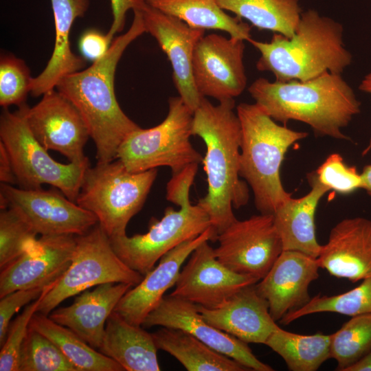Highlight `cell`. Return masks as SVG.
<instances>
[{
	"mask_svg": "<svg viewBox=\"0 0 371 371\" xmlns=\"http://www.w3.org/2000/svg\"><path fill=\"white\" fill-rule=\"evenodd\" d=\"M130 28L113 40L107 53L87 69L65 76L56 89L79 111L96 150L97 163L117 159L122 142L139 129L120 108L115 94L117 65L127 47L146 32L141 10H135Z\"/></svg>",
	"mask_w": 371,
	"mask_h": 371,
	"instance_id": "obj_1",
	"label": "cell"
},
{
	"mask_svg": "<svg viewBox=\"0 0 371 371\" xmlns=\"http://www.w3.org/2000/svg\"><path fill=\"white\" fill-rule=\"evenodd\" d=\"M234 107V99L214 105L204 97L193 113L192 134L200 137L206 147L202 163L207 192L197 204L210 218L213 242L237 219L232 207L239 208L249 200L248 188L240 179L241 128Z\"/></svg>",
	"mask_w": 371,
	"mask_h": 371,
	"instance_id": "obj_2",
	"label": "cell"
},
{
	"mask_svg": "<svg viewBox=\"0 0 371 371\" xmlns=\"http://www.w3.org/2000/svg\"><path fill=\"white\" fill-rule=\"evenodd\" d=\"M255 103L275 121L304 122L322 136L348 139L342 129L360 113L361 103L341 74L300 81L256 79L248 88Z\"/></svg>",
	"mask_w": 371,
	"mask_h": 371,
	"instance_id": "obj_3",
	"label": "cell"
},
{
	"mask_svg": "<svg viewBox=\"0 0 371 371\" xmlns=\"http://www.w3.org/2000/svg\"><path fill=\"white\" fill-rule=\"evenodd\" d=\"M248 41L260 53L257 69L270 71L278 81L341 74L352 63V55L343 43L342 25L313 10L301 14L291 38L274 33L269 42Z\"/></svg>",
	"mask_w": 371,
	"mask_h": 371,
	"instance_id": "obj_4",
	"label": "cell"
},
{
	"mask_svg": "<svg viewBox=\"0 0 371 371\" xmlns=\"http://www.w3.org/2000/svg\"><path fill=\"white\" fill-rule=\"evenodd\" d=\"M236 113L241 128L240 177L252 189L257 210L261 214H273L291 197L280 178L285 154L308 133L278 124L256 103H240Z\"/></svg>",
	"mask_w": 371,
	"mask_h": 371,
	"instance_id": "obj_5",
	"label": "cell"
},
{
	"mask_svg": "<svg viewBox=\"0 0 371 371\" xmlns=\"http://www.w3.org/2000/svg\"><path fill=\"white\" fill-rule=\"evenodd\" d=\"M157 175V168L130 172L119 159L97 163L87 168L76 203L96 216L109 237L126 234Z\"/></svg>",
	"mask_w": 371,
	"mask_h": 371,
	"instance_id": "obj_6",
	"label": "cell"
},
{
	"mask_svg": "<svg viewBox=\"0 0 371 371\" xmlns=\"http://www.w3.org/2000/svg\"><path fill=\"white\" fill-rule=\"evenodd\" d=\"M0 139L12 162L16 184L26 190L49 184L76 202L89 164L55 161L31 132L21 105L14 112L3 108Z\"/></svg>",
	"mask_w": 371,
	"mask_h": 371,
	"instance_id": "obj_7",
	"label": "cell"
},
{
	"mask_svg": "<svg viewBox=\"0 0 371 371\" xmlns=\"http://www.w3.org/2000/svg\"><path fill=\"white\" fill-rule=\"evenodd\" d=\"M193 113L180 96L170 98L164 120L128 135L118 148L117 159L132 172L168 166L173 175L192 164H199L203 157L190 139Z\"/></svg>",
	"mask_w": 371,
	"mask_h": 371,
	"instance_id": "obj_8",
	"label": "cell"
},
{
	"mask_svg": "<svg viewBox=\"0 0 371 371\" xmlns=\"http://www.w3.org/2000/svg\"><path fill=\"white\" fill-rule=\"evenodd\" d=\"M144 277L118 257L98 223L87 233L76 236L70 266L43 297L36 312L49 315L62 302L90 287L109 282L134 286Z\"/></svg>",
	"mask_w": 371,
	"mask_h": 371,
	"instance_id": "obj_9",
	"label": "cell"
},
{
	"mask_svg": "<svg viewBox=\"0 0 371 371\" xmlns=\"http://www.w3.org/2000/svg\"><path fill=\"white\" fill-rule=\"evenodd\" d=\"M179 210L168 207L161 219H151L144 234L109 237L118 257L131 269L144 276L167 252L211 227L206 212L190 198L181 201Z\"/></svg>",
	"mask_w": 371,
	"mask_h": 371,
	"instance_id": "obj_10",
	"label": "cell"
},
{
	"mask_svg": "<svg viewBox=\"0 0 371 371\" xmlns=\"http://www.w3.org/2000/svg\"><path fill=\"white\" fill-rule=\"evenodd\" d=\"M218 260L230 270L258 281L269 272L283 251L273 214H261L236 219L216 238Z\"/></svg>",
	"mask_w": 371,
	"mask_h": 371,
	"instance_id": "obj_11",
	"label": "cell"
},
{
	"mask_svg": "<svg viewBox=\"0 0 371 371\" xmlns=\"http://www.w3.org/2000/svg\"><path fill=\"white\" fill-rule=\"evenodd\" d=\"M0 207L16 210L41 236L82 235L98 223L93 213L65 195L41 188L26 190L2 183Z\"/></svg>",
	"mask_w": 371,
	"mask_h": 371,
	"instance_id": "obj_12",
	"label": "cell"
},
{
	"mask_svg": "<svg viewBox=\"0 0 371 371\" xmlns=\"http://www.w3.org/2000/svg\"><path fill=\"white\" fill-rule=\"evenodd\" d=\"M27 125L41 145L58 151L69 162L89 164L84 147L90 137L87 125L76 107L52 89L30 108L22 104Z\"/></svg>",
	"mask_w": 371,
	"mask_h": 371,
	"instance_id": "obj_13",
	"label": "cell"
},
{
	"mask_svg": "<svg viewBox=\"0 0 371 371\" xmlns=\"http://www.w3.org/2000/svg\"><path fill=\"white\" fill-rule=\"evenodd\" d=\"M244 41L211 34L198 41L193 55L195 87L202 97L219 102L234 99L247 85Z\"/></svg>",
	"mask_w": 371,
	"mask_h": 371,
	"instance_id": "obj_14",
	"label": "cell"
},
{
	"mask_svg": "<svg viewBox=\"0 0 371 371\" xmlns=\"http://www.w3.org/2000/svg\"><path fill=\"white\" fill-rule=\"evenodd\" d=\"M142 326L183 330L249 370H273L254 355L248 344L207 323L197 310L196 304L187 300L170 295H164L145 318Z\"/></svg>",
	"mask_w": 371,
	"mask_h": 371,
	"instance_id": "obj_15",
	"label": "cell"
},
{
	"mask_svg": "<svg viewBox=\"0 0 371 371\" xmlns=\"http://www.w3.org/2000/svg\"><path fill=\"white\" fill-rule=\"evenodd\" d=\"M141 12L146 32L156 39L170 62L173 82L179 96L194 112L204 98L194 82L192 60L196 45L204 36L205 30L192 27L147 3Z\"/></svg>",
	"mask_w": 371,
	"mask_h": 371,
	"instance_id": "obj_16",
	"label": "cell"
},
{
	"mask_svg": "<svg viewBox=\"0 0 371 371\" xmlns=\"http://www.w3.org/2000/svg\"><path fill=\"white\" fill-rule=\"evenodd\" d=\"M258 282L256 278L237 273L221 263L214 249L205 241L190 254L170 295L211 308L240 289Z\"/></svg>",
	"mask_w": 371,
	"mask_h": 371,
	"instance_id": "obj_17",
	"label": "cell"
},
{
	"mask_svg": "<svg viewBox=\"0 0 371 371\" xmlns=\"http://www.w3.org/2000/svg\"><path fill=\"white\" fill-rule=\"evenodd\" d=\"M76 235H44L0 273V298L19 289L45 287L57 281L71 263Z\"/></svg>",
	"mask_w": 371,
	"mask_h": 371,
	"instance_id": "obj_18",
	"label": "cell"
},
{
	"mask_svg": "<svg viewBox=\"0 0 371 371\" xmlns=\"http://www.w3.org/2000/svg\"><path fill=\"white\" fill-rule=\"evenodd\" d=\"M319 269L317 258L284 250L267 274L255 284L258 293L267 301L276 322L309 302L308 288L318 278Z\"/></svg>",
	"mask_w": 371,
	"mask_h": 371,
	"instance_id": "obj_19",
	"label": "cell"
},
{
	"mask_svg": "<svg viewBox=\"0 0 371 371\" xmlns=\"http://www.w3.org/2000/svg\"><path fill=\"white\" fill-rule=\"evenodd\" d=\"M208 240H214L211 227L164 254L158 265L123 295L114 311L129 323L142 326L148 315L159 304L166 291L175 285L185 260L199 245Z\"/></svg>",
	"mask_w": 371,
	"mask_h": 371,
	"instance_id": "obj_20",
	"label": "cell"
},
{
	"mask_svg": "<svg viewBox=\"0 0 371 371\" xmlns=\"http://www.w3.org/2000/svg\"><path fill=\"white\" fill-rule=\"evenodd\" d=\"M331 276L357 282L371 278V220L346 218L330 230L317 258Z\"/></svg>",
	"mask_w": 371,
	"mask_h": 371,
	"instance_id": "obj_21",
	"label": "cell"
},
{
	"mask_svg": "<svg viewBox=\"0 0 371 371\" xmlns=\"http://www.w3.org/2000/svg\"><path fill=\"white\" fill-rule=\"evenodd\" d=\"M196 307L207 323L247 344H265L279 326L255 284L240 289L216 307Z\"/></svg>",
	"mask_w": 371,
	"mask_h": 371,
	"instance_id": "obj_22",
	"label": "cell"
},
{
	"mask_svg": "<svg viewBox=\"0 0 371 371\" xmlns=\"http://www.w3.org/2000/svg\"><path fill=\"white\" fill-rule=\"evenodd\" d=\"M132 286L126 283L99 284L93 291H84L71 305L53 310L49 317L98 350L109 317Z\"/></svg>",
	"mask_w": 371,
	"mask_h": 371,
	"instance_id": "obj_23",
	"label": "cell"
},
{
	"mask_svg": "<svg viewBox=\"0 0 371 371\" xmlns=\"http://www.w3.org/2000/svg\"><path fill=\"white\" fill-rule=\"evenodd\" d=\"M55 25V43L46 67L31 82L30 93L43 95L56 89L66 76L85 68V59L75 54L70 45V32L77 18L82 17L89 7V0H50Z\"/></svg>",
	"mask_w": 371,
	"mask_h": 371,
	"instance_id": "obj_24",
	"label": "cell"
},
{
	"mask_svg": "<svg viewBox=\"0 0 371 371\" xmlns=\"http://www.w3.org/2000/svg\"><path fill=\"white\" fill-rule=\"evenodd\" d=\"M307 179L311 189L306 195L283 202L273 214L283 251H298L317 258L322 245L316 238L315 215L322 197L330 190L317 179L315 172Z\"/></svg>",
	"mask_w": 371,
	"mask_h": 371,
	"instance_id": "obj_25",
	"label": "cell"
},
{
	"mask_svg": "<svg viewBox=\"0 0 371 371\" xmlns=\"http://www.w3.org/2000/svg\"><path fill=\"white\" fill-rule=\"evenodd\" d=\"M106 324L98 351L115 360L124 370H160L158 348L152 333L129 323L114 311Z\"/></svg>",
	"mask_w": 371,
	"mask_h": 371,
	"instance_id": "obj_26",
	"label": "cell"
},
{
	"mask_svg": "<svg viewBox=\"0 0 371 371\" xmlns=\"http://www.w3.org/2000/svg\"><path fill=\"white\" fill-rule=\"evenodd\" d=\"M152 335L158 350L169 353L188 371L249 370L183 330L162 327Z\"/></svg>",
	"mask_w": 371,
	"mask_h": 371,
	"instance_id": "obj_27",
	"label": "cell"
},
{
	"mask_svg": "<svg viewBox=\"0 0 371 371\" xmlns=\"http://www.w3.org/2000/svg\"><path fill=\"white\" fill-rule=\"evenodd\" d=\"M147 4L198 29L225 31L232 38L249 41L251 27L225 12L215 0H146Z\"/></svg>",
	"mask_w": 371,
	"mask_h": 371,
	"instance_id": "obj_28",
	"label": "cell"
},
{
	"mask_svg": "<svg viewBox=\"0 0 371 371\" xmlns=\"http://www.w3.org/2000/svg\"><path fill=\"white\" fill-rule=\"evenodd\" d=\"M30 327L50 339L78 371H123L115 360L92 348L67 327L53 321L47 315L36 312Z\"/></svg>",
	"mask_w": 371,
	"mask_h": 371,
	"instance_id": "obj_29",
	"label": "cell"
},
{
	"mask_svg": "<svg viewBox=\"0 0 371 371\" xmlns=\"http://www.w3.org/2000/svg\"><path fill=\"white\" fill-rule=\"evenodd\" d=\"M224 10L244 18L259 30L291 38L296 30L301 9L298 0H215Z\"/></svg>",
	"mask_w": 371,
	"mask_h": 371,
	"instance_id": "obj_30",
	"label": "cell"
},
{
	"mask_svg": "<svg viewBox=\"0 0 371 371\" xmlns=\"http://www.w3.org/2000/svg\"><path fill=\"white\" fill-rule=\"evenodd\" d=\"M330 335H300L278 326L266 340L291 371H315L330 359Z\"/></svg>",
	"mask_w": 371,
	"mask_h": 371,
	"instance_id": "obj_31",
	"label": "cell"
},
{
	"mask_svg": "<svg viewBox=\"0 0 371 371\" xmlns=\"http://www.w3.org/2000/svg\"><path fill=\"white\" fill-rule=\"evenodd\" d=\"M319 313H335L350 317L371 314V278L357 287L335 295H317L301 308L287 313L280 322L287 325L304 316Z\"/></svg>",
	"mask_w": 371,
	"mask_h": 371,
	"instance_id": "obj_32",
	"label": "cell"
},
{
	"mask_svg": "<svg viewBox=\"0 0 371 371\" xmlns=\"http://www.w3.org/2000/svg\"><path fill=\"white\" fill-rule=\"evenodd\" d=\"M371 349V314L353 316L330 334V357L345 371Z\"/></svg>",
	"mask_w": 371,
	"mask_h": 371,
	"instance_id": "obj_33",
	"label": "cell"
},
{
	"mask_svg": "<svg viewBox=\"0 0 371 371\" xmlns=\"http://www.w3.org/2000/svg\"><path fill=\"white\" fill-rule=\"evenodd\" d=\"M19 371H78L50 339L30 328L22 344Z\"/></svg>",
	"mask_w": 371,
	"mask_h": 371,
	"instance_id": "obj_34",
	"label": "cell"
},
{
	"mask_svg": "<svg viewBox=\"0 0 371 371\" xmlns=\"http://www.w3.org/2000/svg\"><path fill=\"white\" fill-rule=\"evenodd\" d=\"M38 234L12 208L0 212V269H3L32 247Z\"/></svg>",
	"mask_w": 371,
	"mask_h": 371,
	"instance_id": "obj_35",
	"label": "cell"
},
{
	"mask_svg": "<svg viewBox=\"0 0 371 371\" xmlns=\"http://www.w3.org/2000/svg\"><path fill=\"white\" fill-rule=\"evenodd\" d=\"M32 77L25 61L12 54H3L0 58V105L25 104L30 93Z\"/></svg>",
	"mask_w": 371,
	"mask_h": 371,
	"instance_id": "obj_36",
	"label": "cell"
},
{
	"mask_svg": "<svg viewBox=\"0 0 371 371\" xmlns=\"http://www.w3.org/2000/svg\"><path fill=\"white\" fill-rule=\"evenodd\" d=\"M57 281L49 284L40 297L32 303L28 304L23 312L10 323L5 340L1 346V371H19L20 351L27 333L30 320L37 311V308L43 297L54 286Z\"/></svg>",
	"mask_w": 371,
	"mask_h": 371,
	"instance_id": "obj_37",
	"label": "cell"
},
{
	"mask_svg": "<svg viewBox=\"0 0 371 371\" xmlns=\"http://www.w3.org/2000/svg\"><path fill=\"white\" fill-rule=\"evenodd\" d=\"M314 172L319 181L330 190L348 194L361 189V173L355 167L348 166L338 153L330 154Z\"/></svg>",
	"mask_w": 371,
	"mask_h": 371,
	"instance_id": "obj_38",
	"label": "cell"
},
{
	"mask_svg": "<svg viewBox=\"0 0 371 371\" xmlns=\"http://www.w3.org/2000/svg\"><path fill=\"white\" fill-rule=\"evenodd\" d=\"M48 286V285H47ZM45 287H35L14 291L2 297L0 300V346L6 338L7 333L12 316L21 308L35 300L42 294Z\"/></svg>",
	"mask_w": 371,
	"mask_h": 371,
	"instance_id": "obj_39",
	"label": "cell"
},
{
	"mask_svg": "<svg viewBox=\"0 0 371 371\" xmlns=\"http://www.w3.org/2000/svg\"><path fill=\"white\" fill-rule=\"evenodd\" d=\"M113 40L107 34H104L96 29H89L80 37L79 50L84 59L94 63L105 56Z\"/></svg>",
	"mask_w": 371,
	"mask_h": 371,
	"instance_id": "obj_40",
	"label": "cell"
},
{
	"mask_svg": "<svg viewBox=\"0 0 371 371\" xmlns=\"http://www.w3.org/2000/svg\"><path fill=\"white\" fill-rule=\"evenodd\" d=\"M113 21L107 34L113 39V36L121 32L126 23L128 10H141L146 5V0H110Z\"/></svg>",
	"mask_w": 371,
	"mask_h": 371,
	"instance_id": "obj_41",
	"label": "cell"
},
{
	"mask_svg": "<svg viewBox=\"0 0 371 371\" xmlns=\"http://www.w3.org/2000/svg\"><path fill=\"white\" fill-rule=\"evenodd\" d=\"M0 181L3 183L16 184L12 162L4 145L0 142Z\"/></svg>",
	"mask_w": 371,
	"mask_h": 371,
	"instance_id": "obj_42",
	"label": "cell"
},
{
	"mask_svg": "<svg viewBox=\"0 0 371 371\" xmlns=\"http://www.w3.org/2000/svg\"><path fill=\"white\" fill-rule=\"evenodd\" d=\"M345 371H371V349Z\"/></svg>",
	"mask_w": 371,
	"mask_h": 371,
	"instance_id": "obj_43",
	"label": "cell"
},
{
	"mask_svg": "<svg viewBox=\"0 0 371 371\" xmlns=\"http://www.w3.org/2000/svg\"><path fill=\"white\" fill-rule=\"evenodd\" d=\"M361 91L366 92L371 95V72L368 74L361 80L359 87ZM371 150V137L365 149L362 151V155L365 156Z\"/></svg>",
	"mask_w": 371,
	"mask_h": 371,
	"instance_id": "obj_44",
	"label": "cell"
},
{
	"mask_svg": "<svg viewBox=\"0 0 371 371\" xmlns=\"http://www.w3.org/2000/svg\"><path fill=\"white\" fill-rule=\"evenodd\" d=\"M362 186L361 189L371 196V164H368L363 167L361 173Z\"/></svg>",
	"mask_w": 371,
	"mask_h": 371,
	"instance_id": "obj_45",
	"label": "cell"
}]
</instances>
